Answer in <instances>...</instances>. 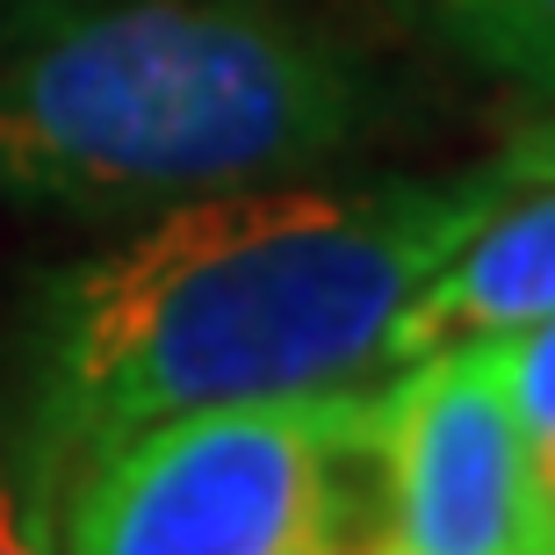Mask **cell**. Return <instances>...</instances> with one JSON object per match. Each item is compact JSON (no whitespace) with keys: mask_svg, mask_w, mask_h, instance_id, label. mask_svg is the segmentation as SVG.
<instances>
[{"mask_svg":"<svg viewBox=\"0 0 555 555\" xmlns=\"http://www.w3.org/2000/svg\"><path fill=\"white\" fill-rule=\"evenodd\" d=\"M491 173L505 188H541V181H555V108L505 138V152L491 159Z\"/></svg>","mask_w":555,"mask_h":555,"instance_id":"obj_9","label":"cell"},{"mask_svg":"<svg viewBox=\"0 0 555 555\" xmlns=\"http://www.w3.org/2000/svg\"><path fill=\"white\" fill-rule=\"evenodd\" d=\"M65 483L29 448L0 454V555H65Z\"/></svg>","mask_w":555,"mask_h":555,"instance_id":"obj_8","label":"cell"},{"mask_svg":"<svg viewBox=\"0 0 555 555\" xmlns=\"http://www.w3.org/2000/svg\"><path fill=\"white\" fill-rule=\"evenodd\" d=\"M375 116V73L282 0H29L0 22V188L29 209L159 217L296 181Z\"/></svg>","mask_w":555,"mask_h":555,"instance_id":"obj_2","label":"cell"},{"mask_svg":"<svg viewBox=\"0 0 555 555\" xmlns=\"http://www.w3.org/2000/svg\"><path fill=\"white\" fill-rule=\"evenodd\" d=\"M555 318V181L505 188L491 217L412 288L397 310L383 369L426 361L462 339H505L519 325Z\"/></svg>","mask_w":555,"mask_h":555,"instance_id":"obj_5","label":"cell"},{"mask_svg":"<svg viewBox=\"0 0 555 555\" xmlns=\"http://www.w3.org/2000/svg\"><path fill=\"white\" fill-rule=\"evenodd\" d=\"M483 347H491L498 390L513 404L519 440H527L541 505H548V519H555V318L519 325V332H505V339H483Z\"/></svg>","mask_w":555,"mask_h":555,"instance_id":"obj_7","label":"cell"},{"mask_svg":"<svg viewBox=\"0 0 555 555\" xmlns=\"http://www.w3.org/2000/svg\"><path fill=\"white\" fill-rule=\"evenodd\" d=\"M65 555H361L383 541L375 390L209 404L65 476Z\"/></svg>","mask_w":555,"mask_h":555,"instance_id":"obj_3","label":"cell"},{"mask_svg":"<svg viewBox=\"0 0 555 555\" xmlns=\"http://www.w3.org/2000/svg\"><path fill=\"white\" fill-rule=\"evenodd\" d=\"M433 22L462 59L555 102V0H433Z\"/></svg>","mask_w":555,"mask_h":555,"instance_id":"obj_6","label":"cell"},{"mask_svg":"<svg viewBox=\"0 0 555 555\" xmlns=\"http://www.w3.org/2000/svg\"><path fill=\"white\" fill-rule=\"evenodd\" d=\"M375 454L383 555H541L548 505L483 339L404 361L375 390Z\"/></svg>","mask_w":555,"mask_h":555,"instance_id":"obj_4","label":"cell"},{"mask_svg":"<svg viewBox=\"0 0 555 555\" xmlns=\"http://www.w3.org/2000/svg\"><path fill=\"white\" fill-rule=\"evenodd\" d=\"M541 555H555V519H548V541H541Z\"/></svg>","mask_w":555,"mask_h":555,"instance_id":"obj_10","label":"cell"},{"mask_svg":"<svg viewBox=\"0 0 555 555\" xmlns=\"http://www.w3.org/2000/svg\"><path fill=\"white\" fill-rule=\"evenodd\" d=\"M505 195L454 181H260L159 209L138 238L51 282L37 418L22 448L73 476L102 448L209 404L361 390L397 310Z\"/></svg>","mask_w":555,"mask_h":555,"instance_id":"obj_1","label":"cell"}]
</instances>
